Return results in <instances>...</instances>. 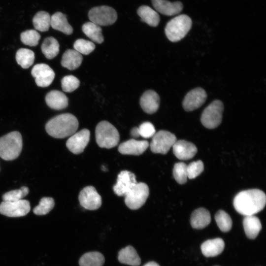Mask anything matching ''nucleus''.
Masks as SVG:
<instances>
[{
	"label": "nucleus",
	"instance_id": "c756f323",
	"mask_svg": "<svg viewBox=\"0 0 266 266\" xmlns=\"http://www.w3.org/2000/svg\"><path fill=\"white\" fill-rule=\"evenodd\" d=\"M59 44L53 37H48L44 39L41 46V51L48 59L55 58L59 52Z\"/></svg>",
	"mask_w": 266,
	"mask_h": 266
},
{
	"label": "nucleus",
	"instance_id": "a19ab883",
	"mask_svg": "<svg viewBox=\"0 0 266 266\" xmlns=\"http://www.w3.org/2000/svg\"><path fill=\"white\" fill-rule=\"evenodd\" d=\"M138 129L139 136L145 138L152 137L156 133L154 126L149 122L142 123Z\"/></svg>",
	"mask_w": 266,
	"mask_h": 266
},
{
	"label": "nucleus",
	"instance_id": "dca6fc26",
	"mask_svg": "<svg viewBox=\"0 0 266 266\" xmlns=\"http://www.w3.org/2000/svg\"><path fill=\"white\" fill-rule=\"evenodd\" d=\"M172 148L174 155L181 160L191 159L197 152V148L195 144L182 139L176 140Z\"/></svg>",
	"mask_w": 266,
	"mask_h": 266
},
{
	"label": "nucleus",
	"instance_id": "ddd939ff",
	"mask_svg": "<svg viewBox=\"0 0 266 266\" xmlns=\"http://www.w3.org/2000/svg\"><path fill=\"white\" fill-rule=\"evenodd\" d=\"M90 137V131L88 129H84L71 135L67 140L66 146L72 153L80 154L87 145Z\"/></svg>",
	"mask_w": 266,
	"mask_h": 266
},
{
	"label": "nucleus",
	"instance_id": "473e14b6",
	"mask_svg": "<svg viewBox=\"0 0 266 266\" xmlns=\"http://www.w3.org/2000/svg\"><path fill=\"white\" fill-rule=\"evenodd\" d=\"M215 220L222 232H228L231 229L233 224L232 219L225 211L219 210L215 215Z\"/></svg>",
	"mask_w": 266,
	"mask_h": 266
},
{
	"label": "nucleus",
	"instance_id": "9b49d317",
	"mask_svg": "<svg viewBox=\"0 0 266 266\" xmlns=\"http://www.w3.org/2000/svg\"><path fill=\"white\" fill-rule=\"evenodd\" d=\"M78 199L80 205L88 210H96L101 205L100 196L92 186L84 188L79 194Z\"/></svg>",
	"mask_w": 266,
	"mask_h": 266
},
{
	"label": "nucleus",
	"instance_id": "f704fd0d",
	"mask_svg": "<svg viewBox=\"0 0 266 266\" xmlns=\"http://www.w3.org/2000/svg\"><path fill=\"white\" fill-rule=\"evenodd\" d=\"M20 38L24 44L30 46H35L38 44L40 35L36 30H29L22 32L20 35Z\"/></svg>",
	"mask_w": 266,
	"mask_h": 266
},
{
	"label": "nucleus",
	"instance_id": "79ce46f5",
	"mask_svg": "<svg viewBox=\"0 0 266 266\" xmlns=\"http://www.w3.org/2000/svg\"><path fill=\"white\" fill-rule=\"evenodd\" d=\"M131 134L134 137H138L139 136L138 129L137 127L133 128L131 131Z\"/></svg>",
	"mask_w": 266,
	"mask_h": 266
},
{
	"label": "nucleus",
	"instance_id": "cd10ccee",
	"mask_svg": "<svg viewBox=\"0 0 266 266\" xmlns=\"http://www.w3.org/2000/svg\"><path fill=\"white\" fill-rule=\"evenodd\" d=\"M82 30L84 33L93 41L99 44L103 41L104 39L100 26L92 22H88L83 25Z\"/></svg>",
	"mask_w": 266,
	"mask_h": 266
},
{
	"label": "nucleus",
	"instance_id": "e433bc0d",
	"mask_svg": "<svg viewBox=\"0 0 266 266\" xmlns=\"http://www.w3.org/2000/svg\"><path fill=\"white\" fill-rule=\"evenodd\" d=\"M29 192L28 187L23 186L19 189L12 190L8 192L2 196L3 201H17L22 200L26 197Z\"/></svg>",
	"mask_w": 266,
	"mask_h": 266
},
{
	"label": "nucleus",
	"instance_id": "1a4fd4ad",
	"mask_svg": "<svg viewBox=\"0 0 266 266\" xmlns=\"http://www.w3.org/2000/svg\"><path fill=\"white\" fill-rule=\"evenodd\" d=\"M177 140L175 135L165 130L159 131L152 136L150 149L154 153L166 154Z\"/></svg>",
	"mask_w": 266,
	"mask_h": 266
},
{
	"label": "nucleus",
	"instance_id": "f8f14e48",
	"mask_svg": "<svg viewBox=\"0 0 266 266\" xmlns=\"http://www.w3.org/2000/svg\"><path fill=\"white\" fill-rule=\"evenodd\" d=\"M32 76L35 78L37 86L41 87L49 86L55 77L53 70L47 64H38L32 70Z\"/></svg>",
	"mask_w": 266,
	"mask_h": 266
},
{
	"label": "nucleus",
	"instance_id": "6ab92c4d",
	"mask_svg": "<svg viewBox=\"0 0 266 266\" xmlns=\"http://www.w3.org/2000/svg\"><path fill=\"white\" fill-rule=\"evenodd\" d=\"M140 104L142 109L148 114L156 112L160 105V97L154 91L149 90L145 91L140 99Z\"/></svg>",
	"mask_w": 266,
	"mask_h": 266
},
{
	"label": "nucleus",
	"instance_id": "4468645a",
	"mask_svg": "<svg viewBox=\"0 0 266 266\" xmlns=\"http://www.w3.org/2000/svg\"><path fill=\"white\" fill-rule=\"evenodd\" d=\"M137 183L134 173L128 170H122L118 175L117 182L113 187V191L118 196H125Z\"/></svg>",
	"mask_w": 266,
	"mask_h": 266
},
{
	"label": "nucleus",
	"instance_id": "c9c22d12",
	"mask_svg": "<svg viewBox=\"0 0 266 266\" xmlns=\"http://www.w3.org/2000/svg\"><path fill=\"white\" fill-rule=\"evenodd\" d=\"M173 175L180 184H185L187 179V165L183 162L176 163L173 169Z\"/></svg>",
	"mask_w": 266,
	"mask_h": 266
},
{
	"label": "nucleus",
	"instance_id": "bb28decb",
	"mask_svg": "<svg viewBox=\"0 0 266 266\" xmlns=\"http://www.w3.org/2000/svg\"><path fill=\"white\" fill-rule=\"evenodd\" d=\"M137 13L141 21L152 27H157L160 20L157 12L147 5H143L139 7Z\"/></svg>",
	"mask_w": 266,
	"mask_h": 266
},
{
	"label": "nucleus",
	"instance_id": "ea45409f",
	"mask_svg": "<svg viewBox=\"0 0 266 266\" xmlns=\"http://www.w3.org/2000/svg\"><path fill=\"white\" fill-rule=\"evenodd\" d=\"M203 169V163L201 161L193 162L187 166V177L189 179H194L199 176Z\"/></svg>",
	"mask_w": 266,
	"mask_h": 266
},
{
	"label": "nucleus",
	"instance_id": "393cba45",
	"mask_svg": "<svg viewBox=\"0 0 266 266\" xmlns=\"http://www.w3.org/2000/svg\"><path fill=\"white\" fill-rule=\"evenodd\" d=\"M243 225L247 237L255 239L262 229L259 219L254 215L246 216L243 220Z\"/></svg>",
	"mask_w": 266,
	"mask_h": 266
},
{
	"label": "nucleus",
	"instance_id": "72a5a7b5",
	"mask_svg": "<svg viewBox=\"0 0 266 266\" xmlns=\"http://www.w3.org/2000/svg\"><path fill=\"white\" fill-rule=\"evenodd\" d=\"M54 200L50 197H44L41 199L39 204L33 210V213L37 215H43L48 213L54 207Z\"/></svg>",
	"mask_w": 266,
	"mask_h": 266
},
{
	"label": "nucleus",
	"instance_id": "aec40b11",
	"mask_svg": "<svg viewBox=\"0 0 266 266\" xmlns=\"http://www.w3.org/2000/svg\"><path fill=\"white\" fill-rule=\"evenodd\" d=\"M225 247L224 240L221 238L207 240L200 246L203 255L206 257L216 256L221 254Z\"/></svg>",
	"mask_w": 266,
	"mask_h": 266
},
{
	"label": "nucleus",
	"instance_id": "c85d7f7f",
	"mask_svg": "<svg viewBox=\"0 0 266 266\" xmlns=\"http://www.w3.org/2000/svg\"><path fill=\"white\" fill-rule=\"evenodd\" d=\"M103 255L99 252H90L84 254L79 259L80 266H102L104 263Z\"/></svg>",
	"mask_w": 266,
	"mask_h": 266
},
{
	"label": "nucleus",
	"instance_id": "f257e3e1",
	"mask_svg": "<svg viewBox=\"0 0 266 266\" xmlns=\"http://www.w3.org/2000/svg\"><path fill=\"white\" fill-rule=\"evenodd\" d=\"M266 202L265 193L261 190L253 189L238 193L234 198L233 204L238 213L246 216L254 215L262 210Z\"/></svg>",
	"mask_w": 266,
	"mask_h": 266
},
{
	"label": "nucleus",
	"instance_id": "2eb2a0df",
	"mask_svg": "<svg viewBox=\"0 0 266 266\" xmlns=\"http://www.w3.org/2000/svg\"><path fill=\"white\" fill-rule=\"evenodd\" d=\"M207 94L204 89L197 88L189 91L183 100V108L187 111H193L200 107L205 102Z\"/></svg>",
	"mask_w": 266,
	"mask_h": 266
},
{
	"label": "nucleus",
	"instance_id": "7c9ffc66",
	"mask_svg": "<svg viewBox=\"0 0 266 266\" xmlns=\"http://www.w3.org/2000/svg\"><path fill=\"white\" fill-rule=\"evenodd\" d=\"M16 60L22 68H28L34 62V53L29 49L20 48L16 52Z\"/></svg>",
	"mask_w": 266,
	"mask_h": 266
},
{
	"label": "nucleus",
	"instance_id": "412c9836",
	"mask_svg": "<svg viewBox=\"0 0 266 266\" xmlns=\"http://www.w3.org/2000/svg\"><path fill=\"white\" fill-rule=\"evenodd\" d=\"M45 101L49 107L55 110H61L68 105V99L62 92L52 90L47 94Z\"/></svg>",
	"mask_w": 266,
	"mask_h": 266
},
{
	"label": "nucleus",
	"instance_id": "6e6552de",
	"mask_svg": "<svg viewBox=\"0 0 266 266\" xmlns=\"http://www.w3.org/2000/svg\"><path fill=\"white\" fill-rule=\"evenodd\" d=\"M90 20L99 26H109L114 24L117 19V13L112 7L101 5L93 7L88 12Z\"/></svg>",
	"mask_w": 266,
	"mask_h": 266
},
{
	"label": "nucleus",
	"instance_id": "a878e982",
	"mask_svg": "<svg viewBox=\"0 0 266 266\" xmlns=\"http://www.w3.org/2000/svg\"><path fill=\"white\" fill-rule=\"evenodd\" d=\"M50 26L56 30L69 35L72 33L73 29L67 22L66 15L61 12H57L51 17Z\"/></svg>",
	"mask_w": 266,
	"mask_h": 266
},
{
	"label": "nucleus",
	"instance_id": "39448f33",
	"mask_svg": "<svg viewBox=\"0 0 266 266\" xmlns=\"http://www.w3.org/2000/svg\"><path fill=\"white\" fill-rule=\"evenodd\" d=\"M95 134L96 142L101 148H113L118 144L120 139L117 129L106 121H102L98 124Z\"/></svg>",
	"mask_w": 266,
	"mask_h": 266
},
{
	"label": "nucleus",
	"instance_id": "9d476101",
	"mask_svg": "<svg viewBox=\"0 0 266 266\" xmlns=\"http://www.w3.org/2000/svg\"><path fill=\"white\" fill-rule=\"evenodd\" d=\"M31 209L30 202L25 200L17 201H3L0 204V213L10 217L26 215Z\"/></svg>",
	"mask_w": 266,
	"mask_h": 266
},
{
	"label": "nucleus",
	"instance_id": "f03ea898",
	"mask_svg": "<svg viewBox=\"0 0 266 266\" xmlns=\"http://www.w3.org/2000/svg\"><path fill=\"white\" fill-rule=\"evenodd\" d=\"M77 118L70 113L57 115L49 120L45 125V130L50 136L63 138L74 134L78 127Z\"/></svg>",
	"mask_w": 266,
	"mask_h": 266
},
{
	"label": "nucleus",
	"instance_id": "a211bd4d",
	"mask_svg": "<svg viewBox=\"0 0 266 266\" xmlns=\"http://www.w3.org/2000/svg\"><path fill=\"white\" fill-rule=\"evenodd\" d=\"M151 1L154 8L165 15H176L183 9V4L180 1L172 2L167 0H151Z\"/></svg>",
	"mask_w": 266,
	"mask_h": 266
},
{
	"label": "nucleus",
	"instance_id": "f3484780",
	"mask_svg": "<svg viewBox=\"0 0 266 266\" xmlns=\"http://www.w3.org/2000/svg\"><path fill=\"white\" fill-rule=\"evenodd\" d=\"M149 145V142L146 140L131 139L121 143L118 147V151L122 154L139 155L146 150Z\"/></svg>",
	"mask_w": 266,
	"mask_h": 266
},
{
	"label": "nucleus",
	"instance_id": "7ed1b4c3",
	"mask_svg": "<svg viewBox=\"0 0 266 266\" xmlns=\"http://www.w3.org/2000/svg\"><path fill=\"white\" fill-rule=\"evenodd\" d=\"M23 146L21 133L14 131L0 137V157L6 161L16 159Z\"/></svg>",
	"mask_w": 266,
	"mask_h": 266
},
{
	"label": "nucleus",
	"instance_id": "20e7f679",
	"mask_svg": "<svg viewBox=\"0 0 266 266\" xmlns=\"http://www.w3.org/2000/svg\"><path fill=\"white\" fill-rule=\"evenodd\" d=\"M191 19L187 15L181 14L170 20L166 25L165 32L167 38L177 42L184 38L191 28Z\"/></svg>",
	"mask_w": 266,
	"mask_h": 266
},
{
	"label": "nucleus",
	"instance_id": "5701e85b",
	"mask_svg": "<svg viewBox=\"0 0 266 266\" xmlns=\"http://www.w3.org/2000/svg\"><path fill=\"white\" fill-rule=\"evenodd\" d=\"M82 56L74 49L66 50L62 56L61 65L69 70H74L81 64Z\"/></svg>",
	"mask_w": 266,
	"mask_h": 266
},
{
	"label": "nucleus",
	"instance_id": "4be33fe9",
	"mask_svg": "<svg viewBox=\"0 0 266 266\" xmlns=\"http://www.w3.org/2000/svg\"><path fill=\"white\" fill-rule=\"evenodd\" d=\"M211 221L209 212L204 208H199L195 210L192 213L190 223L192 227L196 229H202L205 228Z\"/></svg>",
	"mask_w": 266,
	"mask_h": 266
},
{
	"label": "nucleus",
	"instance_id": "423d86ee",
	"mask_svg": "<svg viewBox=\"0 0 266 266\" xmlns=\"http://www.w3.org/2000/svg\"><path fill=\"white\" fill-rule=\"evenodd\" d=\"M224 110L223 103L220 100L212 101L203 111L200 118L202 124L206 128L212 129L221 123Z\"/></svg>",
	"mask_w": 266,
	"mask_h": 266
},
{
	"label": "nucleus",
	"instance_id": "4c0bfd02",
	"mask_svg": "<svg viewBox=\"0 0 266 266\" xmlns=\"http://www.w3.org/2000/svg\"><path fill=\"white\" fill-rule=\"evenodd\" d=\"M74 50L81 54L88 55L95 48V44L92 41L84 39L76 40L73 44Z\"/></svg>",
	"mask_w": 266,
	"mask_h": 266
},
{
	"label": "nucleus",
	"instance_id": "2f4dec72",
	"mask_svg": "<svg viewBox=\"0 0 266 266\" xmlns=\"http://www.w3.org/2000/svg\"><path fill=\"white\" fill-rule=\"evenodd\" d=\"M51 17L46 11H40L35 14L33 23L35 30L40 32L47 31L50 26Z\"/></svg>",
	"mask_w": 266,
	"mask_h": 266
},
{
	"label": "nucleus",
	"instance_id": "b1692460",
	"mask_svg": "<svg viewBox=\"0 0 266 266\" xmlns=\"http://www.w3.org/2000/svg\"><path fill=\"white\" fill-rule=\"evenodd\" d=\"M118 259L120 263L132 266H138L141 264L140 257L132 246H128L120 250L118 253Z\"/></svg>",
	"mask_w": 266,
	"mask_h": 266
},
{
	"label": "nucleus",
	"instance_id": "37998d69",
	"mask_svg": "<svg viewBox=\"0 0 266 266\" xmlns=\"http://www.w3.org/2000/svg\"><path fill=\"white\" fill-rule=\"evenodd\" d=\"M143 266H160V265L155 262H149Z\"/></svg>",
	"mask_w": 266,
	"mask_h": 266
},
{
	"label": "nucleus",
	"instance_id": "58836bf2",
	"mask_svg": "<svg viewBox=\"0 0 266 266\" xmlns=\"http://www.w3.org/2000/svg\"><path fill=\"white\" fill-rule=\"evenodd\" d=\"M61 83L63 90L65 92L70 93L79 86L80 81L73 75H67L63 78Z\"/></svg>",
	"mask_w": 266,
	"mask_h": 266
},
{
	"label": "nucleus",
	"instance_id": "0eeeda50",
	"mask_svg": "<svg viewBox=\"0 0 266 266\" xmlns=\"http://www.w3.org/2000/svg\"><path fill=\"white\" fill-rule=\"evenodd\" d=\"M149 195V189L143 182L137 183L125 196V202L132 210L140 208L146 202Z\"/></svg>",
	"mask_w": 266,
	"mask_h": 266
}]
</instances>
